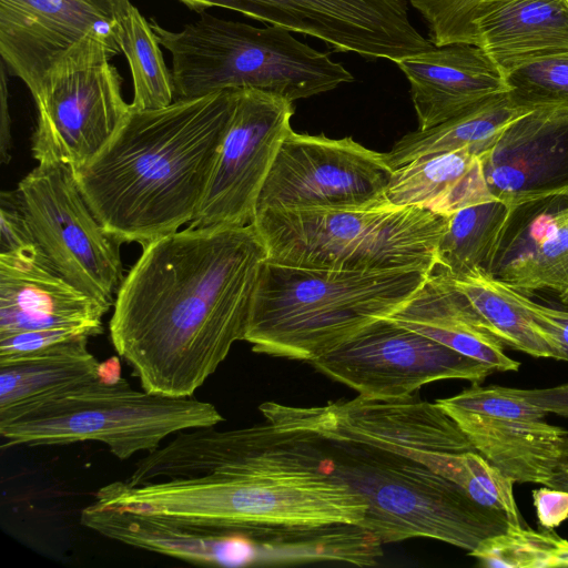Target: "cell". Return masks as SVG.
<instances>
[{"mask_svg": "<svg viewBox=\"0 0 568 568\" xmlns=\"http://www.w3.org/2000/svg\"><path fill=\"white\" fill-rule=\"evenodd\" d=\"M207 476L135 487L134 510L244 537L258 565L337 561L374 566L382 541L363 526L365 499L321 462L311 436L267 422L219 430Z\"/></svg>", "mask_w": 568, "mask_h": 568, "instance_id": "1", "label": "cell"}, {"mask_svg": "<svg viewBox=\"0 0 568 568\" xmlns=\"http://www.w3.org/2000/svg\"><path fill=\"white\" fill-rule=\"evenodd\" d=\"M266 258L253 224L189 226L143 246L109 323L142 389L191 397L215 373L244 341Z\"/></svg>", "mask_w": 568, "mask_h": 568, "instance_id": "2", "label": "cell"}, {"mask_svg": "<svg viewBox=\"0 0 568 568\" xmlns=\"http://www.w3.org/2000/svg\"><path fill=\"white\" fill-rule=\"evenodd\" d=\"M235 90L133 110L104 148L73 169L89 207L120 244L143 246L191 223L234 108Z\"/></svg>", "mask_w": 568, "mask_h": 568, "instance_id": "3", "label": "cell"}, {"mask_svg": "<svg viewBox=\"0 0 568 568\" xmlns=\"http://www.w3.org/2000/svg\"><path fill=\"white\" fill-rule=\"evenodd\" d=\"M430 272L261 266L244 341L255 353L312 362L389 317Z\"/></svg>", "mask_w": 568, "mask_h": 568, "instance_id": "4", "label": "cell"}, {"mask_svg": "<svg viewBox=\"0 0 568 568\" xmlns=\"http://www.w3.org/2000/svg\"><path fill=\"white\" fill-rule=\"evenodd\" d=\"M172 57L174 100L256 89L290 101L306 99L353 81L341 63L282 27H254L207 12L172 31L150 20Z\"/></svg>", "mask_w": 568, "mask_h": 568, "instance_id": "5", "label": "cell"}, {"mask_svg": "<svg viewBox=\"0 0 568 568\" xmlns=\"http://www.w3.org/2000/svg\"><path fill=\"white\" fill-rule=\"evenodd\" d=\"M307 435L323 467L365 499L363 526L382 544L430 538L469 552L510 524L420 463L361 443Z\"/></svg>", "mask_w": 568, "mask_h": 568, "instance_id": "6", "label": "cell"}, {"mask_svg": "<svg viewBox=\"0 0 568 568\" xmlns=\"http://www.w3.org/2000/svg\"><path fill=\"white\" fill-rule=\"evenodd\" d=\"M449 215L387 204L355 210H265L252 224L274 263L317 270L432 272Z\"/></svg>", "mask_w": 568, "mask_h": 568, "instance_id": "7", "label": "cell"}, {"mask_svg": "<svg viewBox=\"0 0 568 568\" xmlns=\"http://www.w3.org/2000/svg\"><path fill=\"white\" fill-rule=\"evenodd\" d=\"M223 420L209 402L136 390L122 377L112 385L94 379L32 405L1 420L0 435L2 447L100 442L125 460L171 435Z\"/></svg>", "mask_w": 568, "mask_h": 568, "instance_id": "8", "label": "cell"}, {"mask_svg": "<svg viewBox=\"0 0 568 568\" xmlns=\"http://www.w3.org/2000/svg\"><path fill=\"white\" fill-rule=\"evenodd\" d=\"M14 193L53 270L110 308L124 278L120 243L89 207L73 169L62 163H39Z\"/></svg>", "mask_w": 568, "mask_h": 568, "instance_id": "9", "label": "cell"}, {"mask_svg": "<svg viewBox=\"0 0 568 568\" xmlns=\"http://www.w3.org/2000/svg\"><path fill=\"white\" fill-rule=\"evenodd\" d=\"M258 409L277 430L365 444L427 468L440 454L475 450L436 403L422 400L414 394L397 398L358 395L354 399L311 407L265 402Z\"/></svg>", "mask_w": 568, "mask_h": 568, "instance_id": "10", "label": "cell"}, {"mask_svg": "<svg viewBox=\"0 0 568 568\" xmlns=\"http://www.w3.org/2000/svg\"><path fill=\"white\" fill-rule=\"evenodd\" d=\"M114 55L95 47L72 55L45 79L33 100L38 110L32 154L39 163L77 169L112 139L131 111Z\"/></svg>", "mask_w": 568, "mask_h": 568, "instance_id": "11", "label": "cell"}, {"mask_svg": "<svg viewBox=\"0 0 568 568\" xmlns=\"http://www.w3.org/2000/svg\"><path fill=\"white\" fill-rule=\"evenodd\" d=\"M393 169L384 153L352 138L293 130L282 142L261 187L255 214L265 210H355L389 204Z\"/></svg>", "mask_w": 568, "mask_h": 568, "instance_id": "12", "label": "cell"}, {"mask_svg": "<svg viewBox=\"0 0 568 568\" xmlns=\"http://www.w3.org/2000/svg\"><path fill=\"white\" fill-rule=\"evenodd\" d=\"M310 363L369 398L409 396L422 386L443 379L481 383L496 373L490 366L388 317L376 320Z\"/></svg>", "mask_w": 568, "mask_h": 568, "instance_id": "13", "label": "cell"}, {"mask_svg": "<svg viewBox=\"0 0 568 568\" xmlns=\"http://www.w3.org/2000/svg\"><path fill=\"white\" fill-rule=\"evenodd\" d=\"M130 0H0V55L32 97L68 58L102 44L122 53Z\"/></svg>", "mask_w": 568, "mask_h": 568, "instance_id": "14", "label": "cell"}, {"mask_svg": "<svg viewBox=\"0 0 568 568\" xmlns=\"http://www.w3.org/2000/svg\"><path fill=\"white\" fill-rule=\"evenodd\" d=\"M293 102L256 89L235 90L234 108L200 207L190 226L252 224L276 153L292 131Z\"/></svg>", "mask_w": 568, "mask_h": 568, "instance_id": "15", "label": "cell"}, {"mask_svg": "<svg viewBox=\"0 0 568 568\" xmlns=\"http://www.w3.org/2000/svg\"><path fill=\"white\" fill-rule=\"evenodd\" d=\"M435 403L474 449L515 483L548 485L568 432L547 423L548 413L516 388L473 383Z\"/></svg>", "mask_w": 568, "mask_h": 568, "instance_id": "16", "label": "cell"}, {"mask_svg": "<svg viewBox=\"0 0 568 568\" xmlns=\"http://www.w3.org/2000/svg\"><path fill=\"white\" fill-rule=\"evenodd\" d=\"M479 159L490 194L511 209L568 197V110H534L517 118Z\"/></svg>", "mask_w": 568, "mask_h": 568, "instance_id": "17", "label": "cell"}, {"mask_svg": "<svg viewBox=\"0 0 568 568\" xmlns=\"http://www.w3.org/2000/svg\"><path fill=\"white\" fill-rule=\"evenodd\" d=\"M568 197L513 209L490 274L526 294L550 291L568 306Z\"/></svg>", "mask_w": 568, "mask_h": 568, "instance_id": "18", "label": "cell"}, {"mask_svg": "<svg viewBox=\"0 0 568 568\" xmlns=\"http://www.w3.org/2000/svg\"><path fill=\"white\" fill-rule=\"evenodd\" d=\"M396 64L410 84L419 130L440 124L487 98L507 92L503 70L476 44L434 45Z\"/></svg>", "mask_w": 568, "mask_h": 568, "instance_id": "19", "label": "cell"}, {"mask_svg": "<svg viewBox=\"0 0 568 568\" xmlns=\"http://www.w3.org/2000/svg\"><path fill=\"white\" fill-rule=\"evenodd\" d=\"M108 311L50 268L0 260V336L49 328L99 335Z\"/></svg>", "mask_w": 568, "mask_h": 568, "instance_id": "20", "label": "cell"}, {"mask_svg": "<svg viewBox=\"0 0 568 568\" xmlns=\"http://www.w3.org/2000/svg\"><path fill=\"white\" fill-rule=\"evenodd\" d=\"M388 318L490 366L496 373L517 372L520 367V362L506 355L504 344L468 298L437 267Z\"/></svg>", "mask_w": 568, "mask_h": 568, "instance_id": "21", "label": "cell"}, {"mask_svg": "<svg viewBox=\"0 0 568 568\" xmlns=\"http://www.w3.org/2000/svg\"><path fill=\"white\" fill-rule=\"evenodd\" d=\"M473 38L503 71L568 50V0H498L479 14Z\"/></svg>", "mask_w": 568, "mask_h": 568, "instance_id": "22", "label": "cell"}, {"mask_svg": "<svg viewBox=\"0 0 568 568\" xmlns=\"http://www.w3.org/2000/svg\"><path fill=\"white\" fill-rule=\"evenodd\" d=\"M389 204L453 213L495 199L478 155L467 149L427 154L393 170L386 190Z\"/></svg>", "mask_w": 568, "mask_h": 568, "instance_id": "23", "label": "cell"}, {"mask_svg": "<svg viewBox=\"0 0 568 568\" xmlns=\"http://www.w3.org/2000/svg\"><path fill=\"white\" fill-rule=\"evenodd\" d=\"M80 336L0 363V422L81 384L98 379L99 362Z\"/></svg>", "mask_w": 568, "mask_h": 568, "instance_id": "24", "label": "cell"}, {"mask_svg": "<svg viewBox=\"0 0 568 568\" xmlns=\"http://www.w3.org/2000/svg\"><path fill=\"white\" fill-rule=\"evenodd\" d=\"M526 113L511 103L507 92L499 93L440 124L403 135L384 156L393 170L423 155L459 149L480 156L510 122Z\"/></svg>", "mask_w": 568, "mask_h": 568, "instance_id": "25", "label": "cell"}, {"mask_svg": "<svg viewBox=\"0 0 568 568\" xmlns=\"http://www.w3.org/2000/svg\"><path fill=\"white\" fill-rule=\"evenodd\" d=\"M446 275L504 345L534 357L557 359L555 349L518 300L514 287L480 268L456 276Z\"/></svg>", "mask_w": 568, "mask_h": 568, "instance_id": "26", "label": "cell"}, {"mask_svg": "<svg viewBox=\"0 0 568 568\" xmlns=\"http://www.w3.org/2000/svg\"><path fill=\"white\" fill-rule=\"evenodd\" d=\"M511 211L493 199L449 215L435 267L452 276L478 268L490 273Z\"/></svg>", "mask_w": 568, "mask_h": 568, "instance_id": "27", "label": "cell"}, {"mask_svg": "<svg viewBox=\"0 0 568 568\" xmlns=\"http://www.w3.org/2000/svg\"><path fill=\"white\" fill-rule=\"evenodd\" d=\"M160 45L150 21L132 4L121 23L120 48L132 77L133 110L160 109L174 101L171 70Z\"/></svg>", "mask_w": 568, "mask_h": 568, "instance_id": "28", "label": "cell"}, {"mask_svg": "<svg viewBox=\"0 0 568 568\" xmlns=\"http://www.w3.org/2000/svg\"><path fill=\"white\" fill-rule=\"evenodd\" d=\"M430 470L456 484L477 504L505 515L510 524L528 527L515 499V481L478 452L440 454Z\"/></svg>", "mask_w": 568, "mask_h": 568, "instance_id": "29", "label": "cell"}, {"mask_svg": "<svg viewBox=\"0 0 568 568\" xmlns=\"http://www.w3.org/2000/svg\"><path fill=\"white\" fill-rule=\"evenodd\" d=\"M485 567H568V540L552 529L532 530L509 524L505 532L484 539L468 552Z\"/></svg>", "mask_w": 568, "mask_h": 568, "instance_id": "30", "label": "cell"}, {"mask_svg": "<svg viewBox=\"0 0 568 568\" xmlns=\"http://www.w3.org/2000/svg\"><path fill=\"white\" fill-rule=\"evenodd\" d=\"M503 72L515 106L528 112L568 110V50L519 61Z\"/></svg>", "mask_w": 568, "mask_h": 568, "instance_id": "31", "label": "cell"}, {"mask_svg": "<svg viewBox=\"0 0 568 568\" xmlns=\"http://www.w3.org/2000/svg\"><path fill=\"white\" fill-rule=\"evenodd\" d=\"M498 0H409L430 29L434 45L474 44L473 27L479 14Z\"/></svg>", "mask_w": 568, "mask_h": 568, "instance_id": "32", "label": "cell"}, {"mask_svg": "<svg viewBox=\"0 0 568 568\" xmlns=\"http://www.w3.org/2000/svg\"><path fill=\"white\" fill-rule=\"evenodd\" d=\"M0 260L54 271L19 207L14 191L1 192Z\"/></svg>", "mask_w": 568, "mask_h": 568, "instance_id": "33", "label": "cell"}, {"mask_svg": "<svg viewBox=\"0 0 568 568\" xmlns=\"http://www.w3.org/2000/svg\"><path fill=\"white\" fill-rule=\"evenodd\" d=\"M97 335L94 331L89 328H49L1 335L0 363L32 354L80 336L93 337Z\"/></svg>", "mask_w": 568, "mask_h": 568, "instance_id": "34", "label": "cell"}, {"mask_svg": "<svg viewBox=\"0 0 568 568\" xmlns=\"http://www.w3.org/2000/svg\"><path fill=\"white\" fill-rule=\"evenodd\" d=\"M516 291V295L530 313L547 341L556 352L557 361L568 362V306H548L528 298Z\"/></svg>", "mask_w": 568, "mask_h": 568, "instance_id": "35", "label": "cell"}, {"mask_svg": "<svg viewBox=\"0 0 568 568\" xmlns=\"http://www.w3.org/2000/svg\"><path fill=\"white\" fill-rule=\"evenodd\" d=\"M538 524L554 529L568 519V491L548 486L531 491Z\"/></svg>", "mask_w": 568, "mask_h": 568, "instance_id": "36", "label": "cell"}, {"mask_svg": "<svg viewBox=\"0 0 568 568\" xmlns=\"http://www.w3.org/2000/svg\"><path fill=\"white\" fill-rule=\"evenodd\" d=\"M516 390L548 414L568 418V383L548 388H516Z\"/></svg>", "mask_w": 568, "mask_h": 568, "instance_id": "37", "label": "cell"}, {"mask_svg": "<svg viewBox=\"0 0 568 568\" xmlns=\"http://www.w3.org/2000/svg\"><path fill=\"white\" fill-rule=\"evenodd\" d=\"M0 70V161L4 164L10 161L11 133L7 80L8 71L2 62Z\"/></svg>", "mask_w": 568, "mask_h": 568, "instance_id": "38", "label": "cell"}, {"mask_svg": "<svg viewBox=\"0 0 568 568\" xmlns=\"http://www.w3.org/2000/svg\"><path fill=\"white\" fill-rule=\"evenodd\" d=\"M98 381L112 385L118 383L121 377V363L118 356H112L103 362H99L97 369Z\"/></svg>", "mask_w": 568, "mask_h": 568, "instance_id": "39", "label": "cell"}, {"mask_svg": "<svg viewBox=\"0 0 568 568\" xmlns=\"http://www.w3.org/2000/svg\"><path fill=\"white\" fill-rule=\"evenodd\" d=\"M547 486L568 491V436L564 440L557 469Z\"/></svg>", "mask_w": 568, "mask_h": 568, "instance_id": "40", "label": "cell"}, {"mask_svg": "<svg viewBox=\"0 0 568 568\" xmlns=\"http://www.w3.org/2000/svg\"><path fill=\"white\" fill-rule=\"evenodd\" d=\"M189 9L201 13L212 7L239 11L240 0H178Z\"/></svg>", "mask_w": 568, "mask_h": 568, "instance_id": "41", "label": "cell"}, {"mask_svg": "<svg viewBox=\"0 0 568 568\" xmlns=\"http://www.w3.org/2000/svg\"><path fill=\"white\" fill-rule=\"evenodd\" d=\"M567 214H568V205H567Z\"/></svg>", "mask_w": 568, "mask_h": 568, "instance_id": "42", "label": "cell"}]
</instances>
